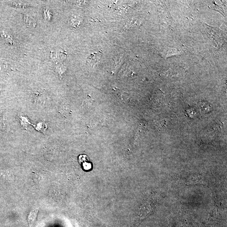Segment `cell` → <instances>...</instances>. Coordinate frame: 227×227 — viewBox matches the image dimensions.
<instances>
[{
	"mask_svg": "<svg viewBox=\"0 0 227 227\" xmlns=\"http://www.w3.org/2000/svg\"><path fill=\"white\" fill-rule=\"evenodd\" d=\"M102 53L101 52L94 53L90 56L87 59V64L90 66H95L99 63L101 57Z\"/></svg>",
	"mask_w": 227,
	"mask_h": 227,
	"instance_id": "6da1fadb",
	"label": "cell"
},
{
	"mask_svg": "<svg viewBox=\"0 0 227 227\" xmlns=\"http://www.w3.org/2000/svg\"><path fill=\"white\" fill-rule=\"evenodd\" d=\"M79 162L82 168L85 171L89 170L92 168V165L89 162L88 156L85 155H81L78 158Z\"/></svg>",
	"mask_w": 227,
	"mask_h": 227,
	"instance_id": "7a4b0ae2",
	"label": "cell"
},
{
	"mask_svg": "<svg viewBox=\"0 0 227 227\" xmlns=\"http://www.w3.org/2000/svg\"><path fill=\"white\" fill-rule=\"evenodd\" d=\"M65 68L64 66H63L62 64H59V65H57L56 67V71L58 72L60 75H61L63 72L65 71Z\"/></svg>",
	"mask_w": 227,
	"mask_h": 227,
	"instance_id": "277c9868",
	"label": "cell"
},
{
	"mask_svg": "<svg viewBox=\"0 0 227 227\" xmlns=\"http://www.w3.org/2000/svg\"><path fill=\"white\" fill-rule=\"evenodd\" d=\"M24 22L26 25L29 27H34L36 25V22L33 18L27 16V15H23Z\"/></svg>",
	"mask_w": 227,
	"mask_h": 227,
	"instance_id": "3957f363",
	"label": "cell"
}]
</instances>
